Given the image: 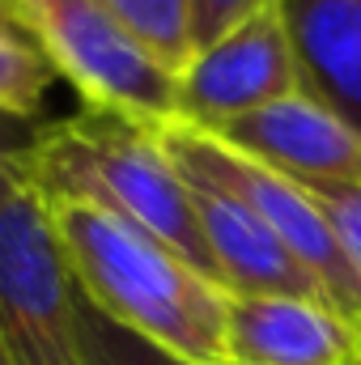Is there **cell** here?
Instances as JSON below:
<instances>
[{
  "label": "cell",
  "mask_w": 361,
  "mask_h": 365,
  "mask_svg": "<svg viewBox=\"0 0 361 365\" xmlns=\"http://www.w3.org/2000/svg\"><path fill=\"white\" fill-rule=\"evenodd\" d=\"M158 136H162V145H166V153L175 158L179 170L200 175V179L225 187L230 195H238L272 234L298 255V264L319 280L323 297L361 327V280L349 268V259H345L327 217L319 212V204L310 200V191L302 182H293L285 175H276V170H268V166H260V162H251L247 153H238L225 140H217L208 132H195L187 123H171Z\"/></svg>",
  "instance_id": "obj_5"
},
{
  "label": "cell",
  "mask_w": 361,
  "mask_h": 365,
  "mask_svg": "<svg viewBox=\"0 0 361 365\" xmlns=\"http://www.w3.org/2000/svg\"><path fill=\"white\" fill-rule=\"evenodd\" d=\"M26 182L43 204H93L132 221L221 284L195 221L187 179L158 132L102 110L43 123L30 149Z\"/></svg>",
  "instance_id": "obj_2"
},
{
  "label": "cell",
  "mask_w": 361,
  "mask_h": 365,
  "mask_svg": "<svg viewBox=\"0 0 361 365\" xmlns=\"http://www.w3.org/2000/svg\"><path fill=\"white\" fill-rule=\"evenodd\" d=\"M56 81L47 56L0 13V115L39 119L43 98Z\"/></svg>",
  "instance_id": "obj_12"
},
{
  "label": "cell",
  "mask_w": 361,
  "mask_h": 365,
  "mask_svg": "<svg viewBox=\"0 0 361 365\" xmlns=\"http://www.w3.org/2000/svg\"><path fill=\"white\" fill-rule=\"evenodd\" d=\"M0 13L47 56L60 81L149 132L179 123V77L166 73L98 0H0Z\"/></svg>",
  "instance_id": "obj_3"
},
{
  "label": "cell",
  "mask_w": 361,
  "mask_h": 365,
  "mask_svg": "<svg viewBox=\"0 0 361 365\" xmlns=\"http://www.w3.org/2000/svg\"><path fill=\"white\" fill-rule=\"evenodd\" d=\"M187 191L195 204V221L208 247V259L221 276L225 293H280V297H323L319 280L298 264V255L272 234L268 225L225 187L187 175ZM332 306V302H327Z\"/></svg>",
  "instance_id": "obj_9"
},
{
  "label": "cell",
  "mask_w": 361,
  "mask_h": 365,
  "mask_svg": "<svg viewBox=\"0 0 361 365\" xmlns=\"http://www.w3.org/2000/svg\"><path fill=\"white\" fill-rule=\"evenodd\" d=\"M208 136L225 140L230 149L302 187L319 182L361 187V132L323 102H315L310 93H289Z\"/></svg>",
  "instance_id": "obj_7"
},
{
  "label": "cell",
  "mask_w": 361,
  "mask_h": 365,
  "mask_svg": "<svg viewBox=\"0 0 361 365\" xmlns=\"http://www.w3.org/2000/svg\"><path fill=\"white\" fill-rule=\"evenodd\" d=\"M302 93L298 56L280 17V0L191 56L179 73V123L217 132L251 110Z\"/></svg>",
  "instance_id": "obj_6"
},
{
  "label": "cell",
  "mask_w": 361,
  "mask_h": 365,
  "mask_svg": "<svg viewBox=\"0 0 361 365\" xmlns=\"http://www.w3.org/2000/svg\"><path fill=\"white\" fill-rule=\"evenodd\" d=\"M0 353L9 365H90L81 289L30 187L0 208Z\"/></svg>",
  "instance_id": "obj_4"
},
{
  "label": "cell",
  "mask_w": 361,
  "mask_h": 365,
  "mask_svg": "<svg viewBox=\"0 0 361 365\" xmlns=\"http://www.w3.org/2000/svg\"><path fill=\"white\" fill-rule=\"evenodd\" d=\"M81 327H86V353L90 365H187L179 357H171L166 349L149 344L145 336L119 327L115 319H106L102 310H93L81 297Z\"/></svg>",
  "instance_id": "obj_13"
},
{
  "label": "cell",
  "mask_w": 361,
  "mask_h": 365,
  "mask_svg": "<svg viewBox=\"0 0 361 365\" xmlns=\"http://www.w3.org/2000/svg\"><path fill=\"white\" fill-rule=\"evenodd\" d=\"M0 365H9V361H4V353H0Z\"/></svg>",
  "instance_id": "obj_17"
},
{
  "label": "cell",
  "mask_w": 361,
  "mask_h": 365,
  "mask_svg": "<svg viewBox=\"0 0 361 365\" xmlns=\"http://www.w3.org/2000/svg\"><path fill=\"white\" fill-rule=\"evenodd\" d=\"M310 200L319 204V212L327 217L349 268L361 280V187H345V182H319V187H306Z\"/></svg>",
  "instance_id": "obj_14"
},
{
  "label": "cell",
  "mask_w": 361,
  "mask_h": 365,
  "mask_svg": "<svg viewBox=\"0 0 361 365\" xmlns=\"http://www.w3.org/2000/svg\"><path fill=\"white\" fill-rule=\"evenodd\" d=\"M191 4H195V51H204L208 43L251 21L260 9H268L272 0H191Z\"/></svg>",
  "instance_id": "obj_16"
},
{
  "label": "cell",
  "mask_w": 361,
  "mask_h": 365,
  "mask_svg": "<svg viewBox=\"0 0 361 365\" xmlns=\"http://www.w3.org/2000/svg\"><path fill=\"white\" fill-rule=\"evenodd\" d=\"M81 297L187 365H221L230 293L179 251L93 204H47Z\"/></svg>",
  "instance_id": "obj_1"
},
{
  "label": "cell",
  "mask_w": 361,
  "mask_h": 365,
  "mask_svg": "<svg viewBox=\"0 0 361 365\" xmlns=\"http://www.w3.org/2000/svg\"><path fill=\"white\" fill-rule=\"evenodd\" d=\"M302 93L361 132V0H280Z\"/></svg>",
  "instance_id": "obj_10"
},
{
  "label": "cell",
  "mask_w": 361,
  "mask_h": 365,
  "mask_svg": "<svg viewBox=\"0 0 361 365\" xmlns=\"http://www.w3.org/2000/svg\"><path fill=\"white\" fill-rule=\"evenodd\" d=\"M166 73L179 77L195 56V4L191 0H98Z\"/></svg>",
  "instance_id": "obj_11"
},
{
  "label": "cell",
  "mask_w": 361,
  "mask_h": 365,
  "mask_svg": "<svg viewBox=\"0 0 361 365\" xmlns=\"http://www.w3.org/2000/svg\"><path fill=\"white\" fill-rule=\"evenodd\" d=\"M43 119H17V115H0V208L30 187L26 170H30V149L39 140Z\"/></svg>",
  "instance_id": "obj_15"
},
{
  "label": "cell",
  "mask_w": 361,
  "mask_h": 365,
  "mask_svg": "<svg viewBox=\"0 0 361 365\" xmlns=\"http://www.w3.org/2000/svg\"><path fill=\"white\" fill-rule=\"evenodd\" d=\"M221 365H361V327L319 297L230 293Z\"/></svg>",
  "instance_id": "obj_8"
}]
</instances>
